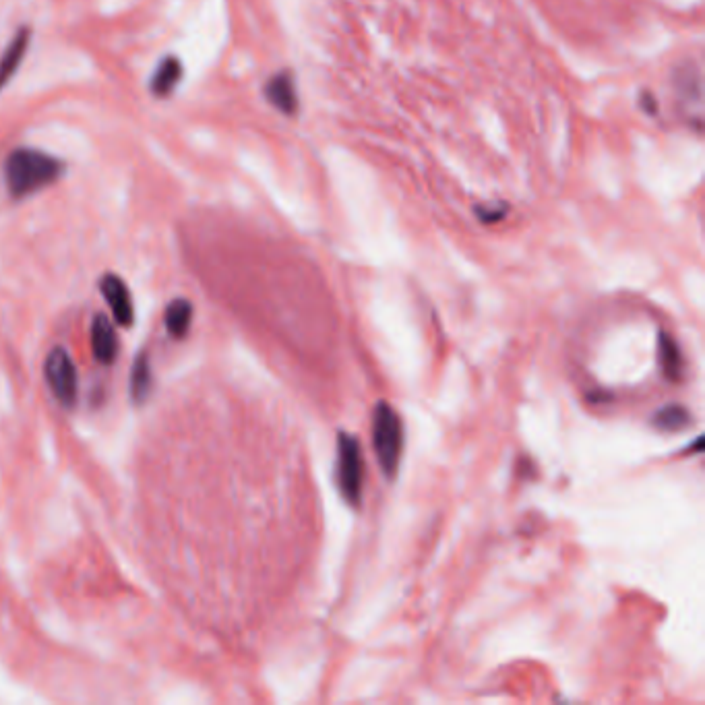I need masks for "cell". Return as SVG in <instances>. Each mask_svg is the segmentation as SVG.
<instances>
[{
	"instance_id": "6da1fadb",
	"label": "cell",
	"mask_w": 705,
	"mask_h": 705,
	"mask_svg": "<svg viewBox=\"0 0 705 705\" xmlns=\"http://www.w3.org/2000/svg\"><path fill=\"white\" fill-rule=\"evenodd\" d=\"M63 174L65 162L32 147L13 149L5 160V180L15 199H23L54 185Z\"/></svg>"
},
{
	"instance_id": "7a4b0ae2",
	"label": "cell",
	"mask_w": 705,
	"mask_h": 705,
	"mask_svg": "<svg viewBox=\"0 0 705 705\" xmlns=\"http://www.w3.org/2000/svg\"><path fill=\"white\" fill-rule=\"evenodd\" d=\"M373 449L387 478L397 474L404 451V426L393 406L381 402L373 412Z\"/></svg>"
},
{
	"instance_id": "3957f363",
	"label": "cell",
	"mask_w": 705,
	"mask_h": 705,
	"mask_svg": "<svg viewBox=\"0 0 705 705\" xmlns=\"http://www.w3.org/2000/svg\"><path fill=\"white\" fill-rule=\"evenodd\" d=\"M335 480L346 503L352 507H360L364 488V457L360 443L348 433L337 435Z\"/></svg>"
},
{
	"instance_id": "277c9868",
	"label": "cell",
	"mask_w": 705,
	"mask_h": 705,
	"mask_svg": "<svg viewBox=\"0 0 705 705\" xmlns=\"http://www.w3.org/2000/svg\"><path fill=\"white\" fill-rule=\"evenodd\" d=\"M44 373L56 400L63 406H73L77 400V369L71 354L63 346L50 350Z\"/></svg>"
},
{
	"instance_id": "5b68a950",
	"label": "cell",
	"mask_w": 705,
	"mask_h": 705,
	"mask_svg": "<svg viewBox=\"0 0 705 705\" xmlns=\"http://www.w3.org/2000/svg\"><path fill=\"white\" fill-rule=\"evenodd\" d=\"M100 288H102L106 302L110 304L116 323L122 327H131L133 319H135V311H133V300H131L127 284L122 282L118 275L108 273L102 278Z\"/></svg>"
},
{
	"instance_id": "8992f818",
	"label": "cell",
	"mask_w": 705,
	"mask_h": 705,
	"mask_svg": "<svg viewBox=\"0 0 705 705\" xmlns=\"http://www.w3.org/2000/svg\"><path fill=\"white\" fill-rule=\"evenodd\" d=\"M29 40H32V32H29L27 27H21L7 46V50L3 52V58H0V91L7 87L9 79L17 73L19 65L23 63Z\"/></svg>"
},
{
	"instance_id": "52a82bcc",
	"label": "cell",
	"mask_w": 705,
	"mask_h": 705,
	"mask_svg": "<svg viewBox=\"0 0 705 705\" xmlns=\"http://www.w3.org/2000/svg\"><path fill=\"white\" fill-rule=\"evenodd\" d=\"M91 350H94V356L104 364H110L116 358L118 337L104 315H98L94 319V327H91Z\"/></svg>"
},
{
	"instance_id": "ba28073f",
	"label": "cell",
	"mask_w": 705,
	"mask_h": 705,
	"mask_svg": "<svg viewBox=\"0 0 705 705\" xmlns=\"http://www.w3.org/2000/svg\"><path fill=\"white\" fill-rule=\"evenodd\" d=\"M182 73H185V69H182L180 60L176 56H166L151 77V83H149L151 94L156 98H168L180 83Z\"/></svg>"
},
{
	"instance_id": "9c48e42d",
	"label": "cell",
	"mask_w": 705,
	"mask_h": 705,
	"mask_svg": "<svg viewBox=\"0 0 705 705\" xmlns=\"http://www.w3.org/2000/svg\"><path fill=\"white\" fill-rule=\"evenodd\" d=\"M191 319H193V306H191L189 300L174 298L168 304V309H166V329L170 331L172 337H176V340H180V337H185L189 333Z\"/></svg>"
},
{
	"instance_id": "30bf717a",
	"label": "cell",
	"mask_w": 705,
	"mask_h": 705,
	"mask_svg": "<svg viewBox=\"0 0 705 705\" xmlns=\"http://www.w3.org/2000/svg\"><path fill=\"white\" fill-rule=\"evenodd\" d=\"M660 356H662V369L670 381H679L683 373V354L672 340L670 335L660 333Z\"/></svg>"
},
{
	"instance_id": "8fae6325",
	"label": "cell",
	"mask_w": 705,
	"mask_h": 705,
	"mask_svg": "<svg viewBox=\"0 0 705 705\" xmlns=\"http://www.w3.org/2000/svg\"><path fill=\"white\" fill-rule=\"evenodd\" d=\"M691 422V414L679 406V404H670L664 406L656 416H654V426L660 428V431L666 433H677L683 431V428Z\"/></svg>"
},
{
	"instance_id": "7c38bea8",
	"label": "cell",
	"mask_w": 705,
	"mask_h": 705,
	"mask_svg": "<svg viewBox=\"0 0 705 705\" xmlns=\"http://www.w3.org/2000/svg\"><path fill=\"white\" fill-rule=\"evenodd\" d=\"M149 387H151V369H149L147 356L141 354L137 358V362L133 364V373H131L133 400L135 402H143L145 397H147V393H149Z\"/></svg>"
}]
</instances>
